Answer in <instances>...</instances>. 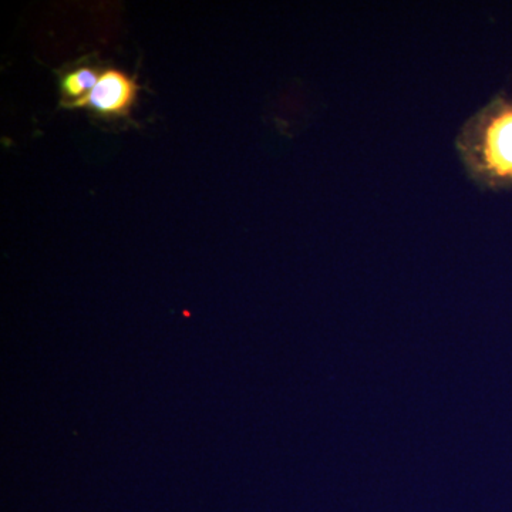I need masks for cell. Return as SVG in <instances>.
<instances>
[{
	"instance_id": "obj_1",
	"label": "cell",
	"mask_w": 512,
	"mask_h": 512,
	"mask_svg": "<svg viewBox=\"0 0 512 512\" xmlns=\"http://www.w3.org/2000/svg\"><path fill=\"white\" fill-rule=\"evenodd\" d=\"M137 92L138 86L133 77L120 70L109 69L101 74L92 92L69 106L76 109L89 107L103 116H127L136 101Z\"/></svg>"
},
{
	"instance_id": "obj_2",
	"label": "cell",
	"mask_w": 512,
	"mask_h": 512,
	"mask_svg": "<svg viewBox=\"0 0 512 512\" xmlns=\"http://www.w3.org/2000/svg\"><path fill=\"white\" fill-rule=\"evenodd\" d=\"M480 156L488 173L512 178V107L498 110L485 124Z\"/></svg>"
},
{
	"instance_id": "obj_3",
	"label": "cell",
	"mask_w": 512,
	"mask_h": 512,
	"mask_svg": "<svg viewBox=\"0 0 512 512\" xmlns=\"http://www.w3.org/2000/svg\"><path fill=\"white\" fill-rule=\"evenodd\" d=\"M99 79L96 70L89 67H80L74 72L67 73L62 79L63 96L74 101L82 100L92 92Z\"/></svg>"
}]
</instances>
